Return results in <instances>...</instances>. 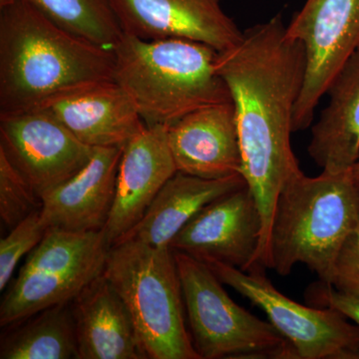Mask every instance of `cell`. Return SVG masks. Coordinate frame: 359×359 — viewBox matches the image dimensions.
<instances>
[{
    "instance_id": "2e32d148",
    "label": "cell",
    "mask_w": 359,
    "mask_h": 359,
    "mask_svg": "<svg viewBox=\"0 0 359 359\" xmlns=\"http://www.w3.org/2000/svg\"><path fill=\"white\" fill-rule=\"evenodd\" d=\"M122 153L123 147L95 148L81 171L42 196L40 215L47 228L104 230L114 205Z\"/></svg>"
},
{
    "instance_id": "ac0fdd59",
    "label": "cell",
    "mask_w": 359,
    "mask_h": 359,
    "mask_svg": "<svg viewBox=\"0 0 359 359\" xmlns=\"http://www.w3.org/2000/svg\"><path fill=\"white\" fill-rule=\"evenodd\" d=\"M327 107L311 130L308 152L323 172L349 171L359 161V50L328 87Z\"/></svg>"
},
{
    "instance_id": "d6986e66",
    "label": "cell",
    "mask_w": 359,
    "mask_h": 359,
    "mask_svg": "<svg viewBox=\"0 0 359 359\" xmlns=\"http://www.w3.org/2000/svg\"><path fill=\"white\" fill-rule=\"evenodd\" d=\"M245 186L242 174L211 180L177 172L161 189L141 221L119 242L131 240L170 247L175 236L203 208Z\"/></svg>"
},
{
    "instance_id": "603a6c76",
    "label": "cell",
    "mask_w": 359,
    "mask_h": 359,
    "mask_svg": "<svg viewBox=\"0 0 359 359\" xmlns=\"http://www.w3.org/2000/svg\"><path fill=\"white\" fill-rule=\"evenodd\" d=\"M46 224L39 211L32 212L11 229L0 241V290L6 289L13 278L14 269L25 255L41 242L46 233Z\"/></svg>"
},
{
    "instance_id": "e0dca14e",
    "label": "cell",
    "mask_w": 359,
    "mask_h": 359,
    "mask_svg": "<svg viewBox=\"0 0 359 359\" xmlns=\"http://www.w3.org/2000/svg\"><path fill=\"white\" fill-rule=\"evenodd\" d=\"M77 359H145L133 318L107 278L99 276L71 302Z\"/></svg>"
},
{
    "instance_id": "ba28073f",
    "label": "cell",
    "mask_w": 359,
    "mask_h": 359,
    "mask_svg": "<svg viewBox=\"0 0 359 359\" xmlns=\"http://www.w3.org/2000/svg\"><path fill=\"white\" fill-rule=\"evenodd\" d=\"M205 263L222 283L266 314L289 341L294 359H359V327L340 311L292 301L273 287L264 271H244L212 259Z\"/></svg>"
},
{
    "instance_id": "44dd1931",
    "label": "cell",
    "mask_w": 359,
    "mask_h": 359,
    "mask_svg": "<svg viewBox=\"0 0 359 359\" xmlns=\"http://www.w3.org/2000/svg\"><path fill=\"white\" fill-rule=\"evenodd\" d=\"M25 1L59 27L111 50L123 35L110 0Z\"/></svg>"
},
{
    "instance_id": "30bf717a",
    "label": "cell",
    "mask_w": 359,
    "mask_h": 359,
    "mask_svg": "<svg viewBox=\"0 0 359 359\" xmlns=\"http://www.w3.org/2000/svg\"><path fill=\"white\" fill-rule=\"evenodd\" d=\"M94 150L48 111L0 114V152L40 199L81 171Z\"/></svg>"
},
{
    "instance_id": "484cf974",
    "label": "cell",
    "mask_w": 359,
    "mask_h": 359,
    "mask_svg": "<svg viewBox=\"0 0 359 359\" xmlns=\"http://www.w3.org/2000/svg\"><path fill=\"white\" fill-rule=\"evenodd\" d=\"M351 174H353L354 183H355L356 186L359 188V161L351 168Z\"/></svg>"
},
{
    "instance_id": "8992f818",
    "label": "cell",
    "mask_w": 359,
    "mask_h": 359,
    "mask_svg": "<svg viewBox=\"0 0 359 359\" xmlns=\"http://www.w3.org/2000/svg\"><path fill=\"white\" fill-rule=\"evenodd\" d=\"M174 254L191 339L201 359H294L289 341L271 323L236 304L205 262L185 252Z\"/></svg>"
},
{
    "instance_id": "7a4b0ae2",
    "label": "cell",
    "mask_w": 359,
    "mask_h": 359,
    "mask_svg": "<svg viewBox=\"0 0 359 359\" xmlns=\"http://www.w3.org/2000/svg\"><path fill=\"white\" fill-rule=\"evenodd\" d=\"M114 53L59 27L25 0H0V114L39 109L113 79Z\"/></svg>"
},
{
    "instance_id": "277c9868",
    "label": "cell",
    "mask_w": 359,
    "mask_h": 359,
    "mask_svg": "<svg viewBox=\"0 0 359 359\" xmlns=\"http://www.w3.org/2000/svg\"><path fill=\"white\" fill-rule=\"evenodd\" d=\"M359 223V188L351 170L318 177L295 174L276 201L269 269L289 276L304 264L330 283L340 252Z\"/></svg>"
},
{
    "instance_id": "ffe728a7",
    "label": "cell",
    "mask_w": 359,
    "mask_h": 359,
    "mask_svg": "<svg viewBox=\"0 0 359 359\" xmlns=\"http://www.w3.org/2000/svg\"><path fill=\"white\" fill-rule=\"evenodd\" d=\"M1 340V359L77 358V339L70 304L52 306L16 323Z\"/></svg>"
},
{
    "instance_id": "d4e9b609",
    "label": "cell",
    "mask_w": 359,
    "mask_h": 359,
    "mask_svg": "<svg viewBox=\"0 0 359 359\" xmlns=\"http://www.w3.org/2000/svg\"><path fill=\"white\" fill-rule=\"evenodd\" d=\"M309 297L320 308H332L340 311L359 327V299L344 294L330 283L321 282L309 289Z\"/></svg>"
},
{
    "instance_id": "5b68a950",
    "label": "cell",
    "mask_w": 359,
    "mask_h": 359,
    "mask_svg": "<svg viewBox=\"0 0 359 359\" xmlns=\"http://www.w3.org/2000/svg\"><path fill=\"white\" fill-rule=\"evenodd\" d=\"M103 276L128 308L146 358L201 359L186 327L171 248L122 241L110 248Z\"/></svg>"
},
{
    "instance_id": "8fae6325",
    "label": "cell",
    "mask_w": 359,
    "mask_h": 359,
    "mask_svg": "<svg viewBox=\"0 0 359 359\" xmlns=\"http://www.w3.org/2000/svg\"><path fill=\"white\" fill-rule=\"evenodd\" d=\"M263 219L245 186L205 205L175 236L170 248L205 262H221L244 271L255 269Z\"/></svg>"
},
{
    "instance_id": "52a82bcc",
    "label": "cell",
    "mask_w": 359,
    "mask_h": 359,
    "mask_svg": "<svg viewBox=\"0 0 359 359\" xmlns=\"http://www.w3.org/2000/svg\"><path fill=\"white\" fill-rule=\"evenodd\" d=\"M110 248L104 230L49 228L2 297L0 325H16L44 309L70 304L102 275Z\"/></svg>"
},
{
    "instance_id": "9c48e42d",
    "label": "cell",
    "mask_w": 359,
    "mask_h": 359,
    "mask_svg": "<svg viewBox=\"0 0 359 359\" xmlns=\"http://www.w3.org/2000/svg\"><path fill=\"white\" fill-rule=\"evenodd\" d=\"M287 30L306 54V79L292 122L297 132L311 124L321 97L359 49V0H306Z\"/></svg>"
},
{
    "instance_id": "7402d4cb",
    "label": "cell",
    "mask_w": 359,
    "mask_h": 359,
    "mask_svg": "<svg viewBox=\"0 0 359 359\" xmlns=\"http://www.w3.org/2000/svg\"><path fill=\"white\" fill-rule=\"evenodd\" d=\"M41 209V200L22 175L0 152V219L7 229Z\"/></svg>"
},
{
    "instance_id": "6da1fadb",
    "label": "cell",
    "mask_w": 359,
    "mask_h": 359,
    "mask_svg": "<svg viewBox=\"0 0 359 359\" xmlns=\"http://www.w3.org/2000/svg\"><path fill=\"white\" fill-rule=\"evenodd\" d=\"M217 69L235 106L242 175L263 219L256 264L269 269L276 201L285 183L302 171L290 136L306 79V49L287 34L278 14L248 28L238 44L219 52Z\"/></svg>"
},
{
    "instance_id": "9a60e30c",
    "label": "cell",
    "mask_w": 359,
    "mask_h": 359,
    "mask_svg": "<svg viewBox=\"0 0 359 359\" xmlns=\"http://www.w3.org/2000/svg\"><path fill=\"white\" fill-rule=\"evenodd\" d=\"M39 109L48 111L93 148L124 147L147 127L127 92L113 79L66 92Z\"/></svg>"
},
{
    "instance_id": "cb8c5ba5",
    "label": "cell",
    "mask_w": 359,
    "mask_h": 359,
    "mask_svg": "<svg viewBox=\"0 0 359 359\" xmlns=\"http://www.w3.org/2000/svg\"><path fill=\"white\" fill-rule=\"evenodd\" d=\"M330 285L359 299V223L340 252Z\"/></svg>"
},
{
    "instance_id": "4316f807",
    "label": "cell",
    "mask_w": 359,
    "mask_h": 359,
    "mask_svg": "<svg viewBox=\"0 0 359 359\" xmlns=\"http://www.w3.org/2000/svg\"><path fill=\"white\" fill-rule=\"evenodd\" d=\"M358 50H359V49H358Z\"/></svg>"
},
{
    "instance_id": "3957f363",
    "label": "cell",
    "mask_w": 359,
    "mask_h": 359,
    "mask_svg": "<svg viewBox=\"0 0 359 359\" xmlns=\"http://www.w3.org/2000/svg\"><path fill=\"white\" fill-rule=\"evenodd\" d=\"M112 50L113 80L127 92L147 127H168L200 108L233 102L217 69L219 52L209 45L123 33Z\"/></svg>"
},
{
    "instance_id": "5bb4252c",
    "label": "cell",
    "mask_w": 359,
    "mask_h": 359,
    "mask_svg": "<svg viewBox=\"0 0 359 359\" xmlns=\"http://www.w3.org/2000/svg\"><path fill=\"white\" fill-rule=\"evenodd\" d=\"M178 172L203 179L242 174V150L233 102L193 111L167 127Z\"/></svg>"
},
{
    "instance_id": "4fadbf2b",
    "label": "cell",
    "mask_w": 359,
    "mask_h": 359,
    "mask_svg": "<svg viewBox=\"0 0 359 359\" xmlns=\"http://www.w3.org/2000/svg\"><path fill=\"white\" fill-rule=\"evenodd\" d=\"M177 172L166 126L146 127L123 147L114 205L104 228L111 247L141 221Z\"/></svg>"
},
{
    "instance_id": "7c38bea8",
    "label": "cell",
    "mask_w": 359,
    "mask_h": 359,
    "mask_svg": "<svg viewBox=\"0 0 359 359\" xmlns=\"http://www.w3.org/2000/svg\"><path fill=\"white\" fill-rule=\"evenodd\" d=\"M222 0H110L125 34L155 40L183 39L228 50L242 39Z\"/></svg>"
}]
</instances>
